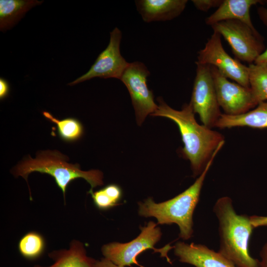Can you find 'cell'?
Here are the masks:
<instances>
[{
    "label": "cell",
    "instance_id": "6da1fadb",
    "mask_svg": "<svg viewBox=\"0 0 267 267\" xmlns=\"http://www.w3.org/2000/svg\"><path fill=\"white\" fill-rule=\"evenodd\" d=\"M157 109L151 115L168 118L178 126L184 147L181 154L189 160L194 177L200 175L212 157L217 154L224 143V136L196 121L189 103L180 110L166 104L162 97L157 98Z\"/></svg>",
    "mask_w": 267,
    "mask_h": 267
},
{
    "label": "cell",
    "instance_id": "7a4b0ae2",
    "mask_svg": "<svg viewBox=\"0 0 267 267\" xmlns=\"http://www.w3.org/2000/svg\"><path fill=\"white\" fill-rule=\"evenodd\" d=\"M219 222V252L236 267H259L260 261L249 252V240L253 230L250 217L237 214L231 199L220 198L213 207Z\"/></svg>",
    "mask_w": 267,
    "mask_h": 267
},
{
    "label": "cell",
    "instance_id": "3957f363",
    "mask_svg": "<svg viewBox=\"0 0 267 267\" xmlns=\"http://www.w3.org/2000/svg\"><path fill=\"white\" fill-rule=\"evenodd\" d=\"M216 155L212 157L195 182L183 192L159 203H155L151 197L138 203L139 215L145 218H156L158 224L176 223L179 227V237L183 240L190 238L193 233V213L198 203L204 180Z\"/></svg>",
    "mask_w": 267,
    "mask_h": 267
},
{
    "label": "cell",
    "instance_id": "277c9868",
    "mask_svg": "<svg viewBox=\"0 0 267 267\" xmlns=\"http://www.w3.org/2000/svg\"><path fill=\"white\" fill-rule=\"evenodd\" d=\"M68 158L57 150H46L38 153L36 158L29 156L19 163L14 169L13 174L16 177L21 176L27 182L30 174L38 172L47 174L52 177L57 186L62 190L64 201L68 184L76 178L85 179L90 185L88 192H93V189L103 184V174L98 170L82 171L78 164L67 162Z\"/></svg>",
    "mask_w": 267,
    "mask_h": 267
},
{
    "label": "cell",
    "instance_id": "5b68a950",
    "mask_svg": "<svg viewBox=\"0 0 267 267\" xmlns=\"http://www.w3.org/2000/svg\"><path fill=\"white\" fill-rule=\"evenodd\" d=\"M158 224L150 221L140 228V233L134 240L125 243L112 242L104 245L101 252L104 258L120 266H131L132 264L139 265L136 258L141 253L148 249H153L154 252L161 254L171 263L168 252L174 246L166 245L161 249H156L155 245L160 240L162 232Z\"/></svg>",
    "mask_w": 267,
    "mask_h": 267
},
{
    "label": "cell",
    "instance_id": "8992f818",
    "mask_svg": "<svg viewBox=\"0 0 267 267\" xmlns=\"http://www.w3.org/2000/svg\"><path fill=\"white\" fill-rule=\"evenodd\" d=\"M214 32L222 36L240 60L254 63L263 52L264 45L257 31L238 20H225L212 26Z\"/></svg>",
    "mask_w": 267,
    "mask_h": 267
},
{
    "label": "cell",
    "instance_id": "52a82bcc",
    "mask_svg": "<svg viewBox=\"0 0 267 267\" xmlns=\"http://www.w3.org/2000/svg\"><path fill=\"white\" fill-rule=\"evenodd\" d=\"M196 72L190 103L203 125L211 129L222 113L212 78L211 66L196 63Z\"/></svg>",
    "mask_w": 267,
    "mask_h": 267
},
{
    "label": "cell",
    "instance_id": "ba28073f",
    "mask_svg": "<svg viewBox=\"0 0 267 267\" xmlns=\"http://www.w3.org/2000/svg\"><path fill=\"white\" fill-rule=\"evenodd\" d=\"M149 75L150 72L143 63L134 61L129 63L120 79L131 96L138 125L158 108L153 92L147 87V78Z\"/></svg>",
    "mask_w": 267,
    "mask_h": 267
},
{
    "label": "cell",
    "instance_id": "9c48e42d",
    "mask_svg": "<svg viewBox=\"0 0 267 267\" xmlns=\"http://www.w3.org/2000/svg\"><path fill=\"white\" fill-rule=\"evenodd\" d=\"M221 37L213 32L205 47L199 51L195 63L214 66L227 79L250 88L248 66L233 58L225 51Z\"/></svg>",
    "mask_w": 267,
    "mask_h": 267
},
{
    "label": "cell",
    "instance_id": "30bf717a",
    "mask_svg": "<svg viewBox=\"0 0 267 267\" xmlns=\"http://www.w3.org/2000/svg\"><path fill=\"white\" fill-rule=\"evenodd\" d=\"M210 66L218 101L224 114L239 115L257 106L250 88L229 81L216 67Z\"/></svg>",
    "mask_w": 267,
    "mask_h": 267
},
{
    "label": "cell",
    "instance_id": "8fae6325",
    "mask_svg": "<svg viewBox=\"0 0 267 267\" xmlns=\"http://www.w3.org/2000/svg\"><path fill=\"white\" fill-rule=\"evenodd\" d=\"M121 39L122 32L115 27L110 33L107 46L99 54L89 70L68 85L74 86L96 77L120 80L129 64L120 52Z\"/></svg>",
    "mask_w": 267,
    "mask_h": 267
},
{
    "label": "cell",
    "instance_id": "7c38bea8",
    "mask_svg": "<svg viewBox=\"0 0 267 267\" xmlns=\"http://www.w3.org/2000/svg\"><path fill=\"white\" fill-rule=\"evenodd\" d=\"M174 249L179 262L195 267H236L219 252L202 244L178 242Z\"/></svg>",
    "mask_w": 267,
    "mask_h": 267
},
{
    "label": "cell",
    "instance_id": "4fadbf2b",
    "mask_svg": "<svg viewBox=\"0 0 267 267\" xmlns=\"http://www.w3.org/2000/svg\"><path fill=\"white\" fill-rule=\"evenodd\" d=\"M187 0H139L137 10L145 22L171 20L179 16L185 8Z\"/></svg>",
    "mask_w": 267,
    "mask_h": 267
},
{
    "label": "cell",
    "instance_id": "5bb4252c",
    "mask_svg": "<svg viewBox=\"0 0 267 267\" xmlns=\"http://www.w3.org/2000/svg\"><path fill=\"white\" fill-rule=\"evenodd\" d=\"M259 0H224L217 9L205 20L206 24L212 25L225 20H238L245 23L253 29L250 17L252 6L261 3Z\"/></svg>",
    "mask_w": 267,
    "mask_h": 267
},
{
    "label": "cell",
    "instance_id": "9a60e30c",
    "mask_svg": "<svg viewBox=\"0 0 267 267\" xmlns=\"http://www.w3.org/2000/svg\"><path fill=\"white\" fill-rule=\"evenodd\" d=\"M48 256L54 261L52 265L34 267H96V260L87 255L83 243L78 240L72 241L68 249L54 251Z\"/></svg>",
    "mask_w": 267,
    "mask_h": 267
},
{
    "label": "cell",
    "instance_id": "2e32d148",
    "mask_svg": "<svg viewBox=\"0 0 267 267\" xmlns=\"http://www.w3.org/2000/svg\"><path fill=\"white\" fill-rule=\"evenodd\" d=\"M236 127L267 129V101L259 103L255 108L243 114L231 116L222 114L215 125L220 129Z\"/></svg>",
    "mask_w": 267,
    "mask_h": 267
},
{
    "label": "cell",
    "instance_id": "e0dca14e",
    "mask_svg": "<svg viewBox=\"0 0 267 267\" xmlns=\"http://www.w3.org/2000/svg\"><path fill=\"white\" fill-rule=\"evenodd\" d=\"M43 1L37 0H0V30L11 29L32 7L40 5Z\"/></svg>",
    "mask_w": 267,
    "mask_h": 267
},
{
    "label": "cell",
    "instance_id": "ac0fdd59",
    "mask_svg": "<svg viewBox=\"0 0 267 267\" xmlns=\"http://www.w3.org/2000/svg\"><path fill=\"white\" fill-rule=\"evenodd\" d=\"M250 88L259 104L267 101V63H252L249 65Z\"/></svg>",
    "mask_w": 267,
    "mask_h": 267
},
{
    "label": "cell",
    "instance_id": "d6986e66",
    "mask_svg": "<svg viewBox=\"0 0 267 267\" xmlns=\"http://www.w3.org/2000/svg\"><path fill=\"white\" fill-rule=\"evenodd\" d=\"M43 114L45 118L56 125L58 134L63 140L73 142L82 136L83 126L77 119L67 118L60 120L47 111H44Z\"/></svg>",
    "mask_w": 267,
    "mask_h": 267
},
{
    "label": "cell",
    "instance_id": "ffe728a7",
    "mask_svg": "<svg viewBox=\"0 0 267 267\" xmlns=\"http://www.w3.org/2000/svg\"><path fill=\"white\" fill-rule=\"evenodd\" d=\"M45 241L39 233L32 231L25 234L19 240L18 250L24 258L33 260L38 258L44 251Z\"/></svg>",
    "mask_w": 267,
    "mask_h": 267
},
{
    "label": "cell",
    "instance_id": "44dd1931",
    "mask_svg": "<svg viewBox=\"0 0 267 267\" xmlns=\"http://www.w3.org/2000/svg\"><path fill=\"white\" fill-rule=\"evenodd\" d=\"M90 194L95 205L99 209L107 210L118 204L110 198L103 188L95 192L93 191Z\"/></svg>",
    "mask_w": 267,
    "mask_h": 267
},
{
    "label": "cell",
    "instance_id": "7402d4cb",
    "mask_svg": "<svg viewBox=\"0 0 267 267\" xmlns=\"http://www.w3.org/2000/svg\"><path fill=\"white\" fill-rule=\"evenodd\" d=\"M195 7L202 11H207L213 7H219L222 0H192Z\"/></svg>",
    "mask_w": 267,
    "mask_h": 267
},
{
    "label": "cell",
    "instance_id": "603a6c76",
    "mask_svg": "<svg viewBox=\"0 0 267 267\" xmlns=\"http://www.w3.org/2000/svg\"><path fill=\"white\" fill-rule=\"evenodd\" d=\"M103 189L117 204L121 199L122 191L119 185L115 184H110L107 185Z\"/></svg>",
    "mask_w": 267,
    "mask_h": 267
},
{
    "label": "cell",
    "instance_id": "cb8c5ba5",
    "mask_svg": "<svg viewBox=\"0 0 267 267\" xmlns=\"http://www.w3.org/2000/svg\"><path fill=\"white\" fill-rule=\"evenodd\" d=\"M260 18L267 25V7L260 8L259 9ZM255 63H267V48L256 59Z\"/></svg>",
    "mask_w": 267,
    "mask_h": 267
},
{
    "label": "cell",
    "instance_id": "d4e9b609",
    "mask_svg": "<svg viewBox=\"0 0 267 267\" xmlns=\"http://www.w3.org/2000/svg\"><path fill=\"white\" fill-rule=\"evenodd\" d=\"M251 223L254 228L267 226V216L254 215L250 216Z\"/></svg>",
    "mask_w": 267,
    "mask_h": 267
},
{
    "label": "cell",
    "instance_id": "484cf974",
    "mask_svg": "<svg viewBox=\"0 0 267 267\" xmlns=\"http://www.w3.org/2000/svg\"><path fill=\"white\" fill-rule=\"evenodd\" d=\"M9 91V86L8 82L4 79L0 78V99L5 98Z\"/></svg>",
    "mask_w": 267,
    "mask_h": 267
},
{
    "label": "cell",
    "instance_id": "4316f807",
    "mask_svg": "<svg viewBox=\"0 0 267 267\" xmlns=\"http://www.w3.org/2000/svg\"><path fill=\"white\" fill-rule=\"evenodd\" d=\"M260 256L261 261H260L259 267H267V242H266L262 247Z\"/></svg>",
    "mask_w": 267,
    "mask_h": 267
},
{
    "label": "cell",
    "instance_id": "83f0119b",
    "mask_svg": "<svg viewBox=\"0 0 267 267\" xmlns=\"http://www.w3.org/2000/svg\"><path fill=\"white\" fill-rule=\"evenodd\" d=\"M96 267H126L117 265L110 261L102 258L100 260H96Z\"/></svg>",
    "mask_w": 267,
    "mask_h": 267
}]
</instances>
